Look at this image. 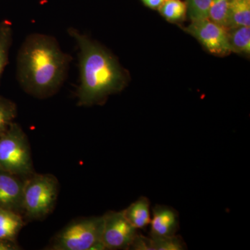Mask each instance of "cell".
Listing matches in <instances>:
<instances>
[{"label": "cell", "instance_id": "18", "mask_svg": "<svg viewBox=\"0 0 250 250\" xmlns=\"http://www.w3.org/2000/svg\"><path fill=\"white\" fill-rule=\"evenodd\" d=\"M212 0H187V11L191 21L208 18Z\"/></svg>", "mask_w": 250, "mask_h": 250}, {"label": "cell", "instance_id": "10", "mask_svg": "<svg viewBox=\"0 0 250 250\" xmlns=\"http://www.w3.org/2000/svg\"><path fill=\"white\" fill-rule=\"evenodd\" d=\"M123 211L128 221L136 229L147 228L150 224V202L147 197H140Z\"/></svg>", "mask_w": 250, "mask_h": 250}, {"label": "cell", "instance_id": "4", "mask_svg": "<svg viewBox=\"0 0 250 250\" xmlns=\"http://www.w3.org/2000/svg\"><path fill=\"white\" fill-rule=\"evenodd\" d=\"M58 194V181L52 174H31L24 181L22 210L28 218H45L53 210Z\"/></svg>", "mask_w": 250, "mask_h": 250}, {"label": "cell", "instance_id": "1", "mask_svg": "<svg viewBox=\"0 0 250 250\" xmlns=\"http://www.w3.org/2000/svg\"><path fill=\"white\" fill-rule=\"evenodd\" d=\"M69 57L48 36L33 34L24 41L18 57V75L31 95L46 98L55 93L64 80Z\"/></svg>", "mask_w": 250, "mask_h": 250}, {"label": "cell", "instance_id": "5", "mask_svg": "<svg viewBox=\"0 0 250 250\" xmlns=\"http://www.w3.org/2000/svg\"><path fill=\"white\" fill-rule=\"evenodd\" d=\"M0 170L21 177L33 174L30 146L16 123L0 136Z\"/></svg>", "mask_w": 250, "mask_h": 250}, {"label": "cell", "instance_id": "12", "mask_svg": "<svg viewBox=\"0 0 250 250\" xmlns=\"http://www.w3.org/2000/svg\"><path fill=\"white\" fill-rule=\"evenodd\" d=\"M22 226V218L19 213L0 208V239L13 241Z\"/></svg>", "mask_w": 250, "mask_h": 250}, {"label": "cell", "instance_id": "16", "mask_svg": "<svg viewBox=\"0 0 250 250\" xmlns=\"http://www.w3.org/2000/svg\"><path fill=\"white\" fill-rule=\"evenodd\" d=\"M230 1L231 0H212L208 14V18L210 21L225 29Z\"/></svg>", "mask_w": 250, "mask_h": 250}, {"label": "cell", "instance_id": "17", "mask_svg": "<svg viewBox=\"0 0 250 250\" xmlns=\"http://www.w3.org/2000/svg\"><path fill=\"white\" fill-rule=\"evenodd\" d=\"M11 41V24L8 22L3 23L0 25V75L7 63Z\"/></svg>", "mask_w": 250, "mask_h": 250}, {"label": "cell", "instance_id": "19", "mask_svg": "<svg viewBox=\"0 0 250 250\" xmlns=\"http://www.w3.org/2000/svg\"><path fill=\"white\" fill-rule=\"evenodd\" d=\"M16 115L14 104L0 98V136L9 129Z\"/></svg>", "mask_w": 250, "mask_h": 250}, {"label": "cell", "instance_id": "8", "mask_svg": "<svg viewBox=\"0 0 250 250\" xmlns=\"http://www.w3.org/2000/svg\"><path fill=\"white\" fill-rule=\"evenodd\" d=\"M24 181L19 176L0 170V208L19 213L22 210Z\"/></svg>", "mask_w": 250, "mask_h": 250}, {"label": "cell", "instance_id": "21", "mask_svg": "<svg viewBox=\"0 0 250 250\" xmlns=\"http://www.w3.org/2000/svg\"><path fill=\"white\" fill-rule=\"evenodd\" d=\"M17 249V246H15L13 243V241L0 239V250H14Z\"/></svg>", "mask_w": 250, "mask_h": 250}, {"label": "cell", "instance_id": "7", "mask_svg": "<svg viewBox=\"0 0 250 250\" xmlns=\"http://www.w3.org/2000/svg\"><path fill=\"white\" fill-rule=\"evenodd\" d=\"M210 53L216 56H226L232 52L229 41L228 29L219 25L209 18L192 21L185 28Z\"/></svg>", "mask_w": 250, "mask_h": 250}, {"label": "cell", "instance_id": "6", "mask_svg": "<svg viewBox=\"0 0 250 250\" xmlns=\"http://www.w3.org/2000/svg\"><path fill=\"white\" fill-rule=\"evenodd\" d=\"M122 211H109L104 215L102 242L105 250H130L138 235Z\"/></svg>", "mask_w": 250, "mask_h": 250}, {"label": "cell", "instance_id": "3", "mask_svg": "<svg viewBox=\"0 0 250 250\" xmlns=\"http://www.w3.org/2000/svg\"><path fill=\"white\" fill-rule=\"evenodd\" d=\"M103 226L104 215L75 220L55 236L50 249L105 250L102 242Z\"/></svg>", "mask_w": 250, "mask_h": 250}, {"label": "cell", "instance_id": "20", "mask_svg": "<svg viewBox=\"0 0 250 250\" xmlns=\"http://www.w3.org/2000/svg\"><path fill=\"white\" fill-rule=\"evenodd\" d=\"M146 6L153 9H159L166 0H141Z\"/></svg>", "mask_w": 250, "mask_h": 250}, {"label": "cell", "instance_id": "15", "mask_svg": "<svg viewBox=\"0 0 250 250\" xmlns=\"http://www.w3.org/2000/svg\"><path fill=\"white\" fill-rule=\"evenodd\" d=\"M159 10L169 22H177L184 20L187 15V3L182 0H166Z\"/></svg>", "mask_w": 250, "mask_h": 250}, {"label": "cell", "instance_id": "9", "mask_svg": "<svg viewBox=\"0 0 250 250\" xmlns=\"http://www.w3.org/2000/svg\"><path fill=\"white\" fill-rule=\"evenodd\" d=\"M151 219L150 236H174L179 229V213L177 210L166 205H156L152 210Z\"/></svg>", "mask_w": 250, "mask_h": 250}, {"label": "cell", "instance_id": "13", "mask_svg": "<svg viewBox=\"0 0 250 250\" xmlns=\"http://www.w3.org/2000/svg\"><path fill=\"white\" fill-rule=\"evenodd\" d=\"M187 245L179 236L146 237L145 250H184Z\"/></svg>", "mask_w": 250, "mask_h": 250}, {"label": "cell", "instance_id": "14", "mask_svg": "<svg viewBox=\"0 0 250 250\" xmlns=\"http://www.w3.org/2000/svg\"><path fill=\"white\" fill-rule=\"evenodd\" d=\"M228 32L229 41L232 52L245 54L250 53V27H240Z\"/></svg>", "mask_w": 250, "mask_h": 250}, {"label": "cell", "instance_id": "2", "mask_svg": "<svg viewBox=\"0 0 250 250\" xmlns=\"http://www.w3.org/2000/svg\"><path fill=\"white\" fill-rule=\"evenodd\" d=\"M80 49L81 83L79 104L90 106L103 103L126 83L124 72L116 59L101 46L75 29H70Z\"/></svg>", "mask_w": 250, "mask_h": 250}, {"label": "cell", "instance_id": "11", "mask_svg": "<svg viewBox=\"0 0 250 250\" xmlns=\"http://www.w3.org/2000/svg\"><path fill=\"white\" fill-rule=\"evenodd\" d=\"M250 26V0H231L228 11L226 29Z\"/></svg>", "mask_w": 250, "mask_h": 250}]
</instances>
